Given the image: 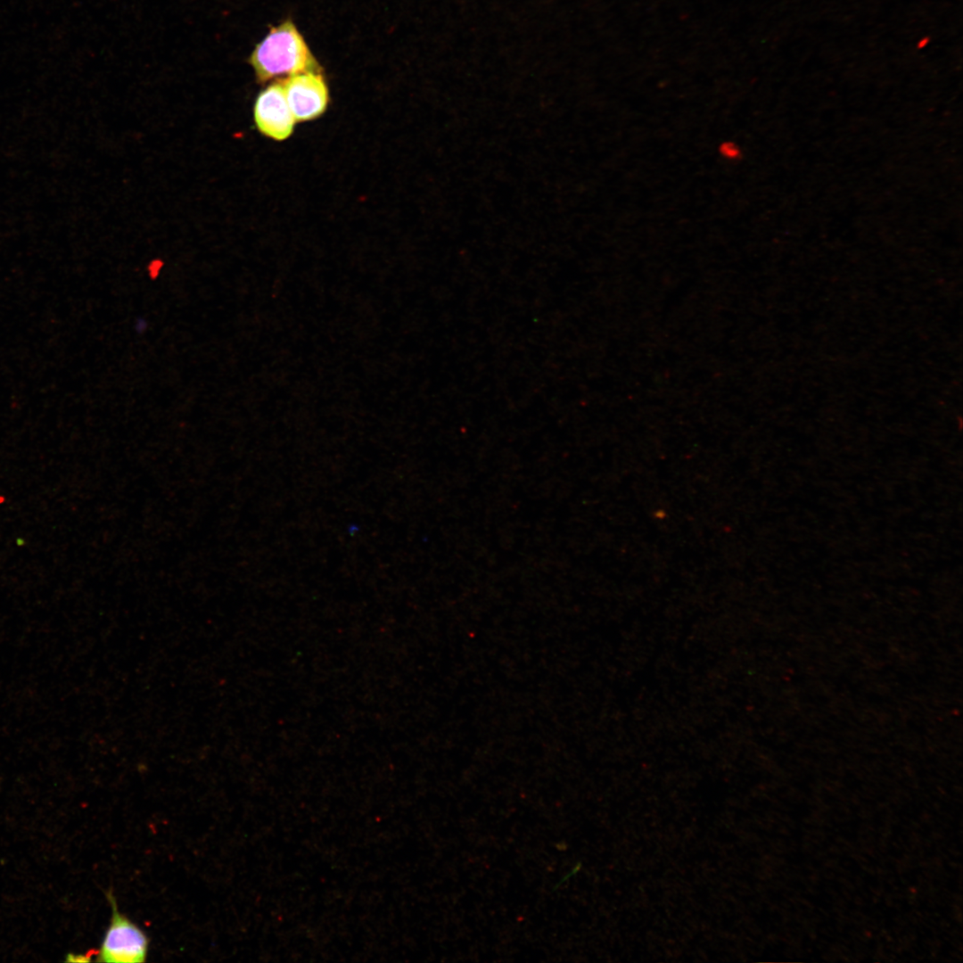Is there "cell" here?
<instances>
[{"instance_id": "cell-4", "label": "cell", "mask_w": 963, "mask_h": 963, "mask_svg": "<svg viewBox=\"0 0 963 963\" xmlns=\"http://www.w3.org/2000/svg\"><path fill=\"white\" fill-rule=\"evenodd\" d=\"M254 120L260 133L275 140L291 136L296 122L281 80L260 92L254 105Z\"/></svg>"}, {"instance_id": "cell-3", "label": "cell", "mask_w": 963, "mask_h": 963, "mask_svg": "<svg viewBox=\"0 0 963 963\" xmlns=\"http://www.w3.org/2000/svg\"><path fill=\"white\" fill-rule=\"evenodd\" d=\"M281 82L296 122L311 120L324 113L329 95L320 72L306 71L287 77Z\"/></svg>"}, {"instance_id": "cell-5", "label": "cell", "mask_w": 963, "mask_h": 963, "mask_svg": "<svg viewBox=\"0 0 963 963\" xmlns=\"http://www.w3.org/2000/svg\"><path fill=\"white\" fill-rule=\"evenodd\" d=\"M91 956H92V951H90L88 954L69 953L66 956L65 961H67V962H86V961H90L91 960Z\"/></svg>"}, {"instance_id": "cell-1", "label": "cell", "mask_w": 963, "mask_h": 963, "mask_svg": "<svg viewBox=\"0 0 963 963\" xmlns=\"http://www.w3.org/2000/svg\"><path fill=\"white\" fill-rule=\"evenodd\" d=\"M250 63L260 83L281 76L306 71H318L321 67L311 54L302 36L291 21L272 27L267 37L256 45Z\"/></svg>"}, {"instance_id": "cell-2", "label": "cell", "mask_w": 963, "mask_h": 963, "mask_svg": "<svg viewBox=\"0 0 963 963\" xmlns=\"http://www.w3.org/2000/svg\"><path fill=\"white\" fill-rule=\"evenodd\" d=\"M107 899L111 907L110 925L104 934L96 961L143 962L148 951L149 940L145 933L118 910L111 891Z\"/></svg>"}]
</instances>
